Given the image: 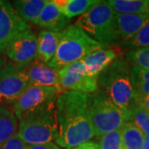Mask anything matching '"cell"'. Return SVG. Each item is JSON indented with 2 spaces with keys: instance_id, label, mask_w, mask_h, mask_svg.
<instances>
[{
  "instance_id": "obj_1",
  "label": "cell",
  "mask_w": 149,
  "mask_h": 149,
  "mask_svg": "<svg viewBox=\"0 0 149 149\" xmlns=\"http://www.w3.org/2000/svg\"><path fill=\"white\" fill-rule=\"evenodd\" d=\"M88 95L65 91L56 102L59 137L55 143L65 149H73L95 136L88 113Z\"/></svg>"
},
{
  "instance_id": "obj_2",
  "label": "cell",
  "mask_w": 149,
  "mask_h": 149,
  "mask_svg": "<svg viewBox=\"0 0 149 149\" xmlns=\"http://www.w3.org/2000/svg\"><path fill=\"white\" fill-rule=\"evenodd\" d=\"M132 66L125 57L115 60L98 75L99 87L109 96L122 111L130 114L135 105V95L131 81Z\"/></svg>"
},
{
  "instance_id": "obj_3",
  "label": "cell",
  "mask_w": 149,
  "mask_h": 149,
  "mask_svg": "<svg viewBox=\"0 0 149 149\" xmlns=\"http://www.w3.org/2000/svg\"><path fill=\"white\" fill-rule=\"evenodd\" d=\"M56 102L30 112L18 120L17 136L24 143L45 144L52 143L58 138Z\"/></svg>"
},
{
  "instance_id": "obj_4",
  "label": "cell",
  "mask_w": 149,
  "mask_h": 149,
  "mask_svg": "<svg viewBox=\"0 0 149 149\" xmlns=\"http://www.w3.org/2000/svg\"><path fill=\"white\" fill-rule=\"evenodd\" d=\"M109 47L110 46L94 40L76 25H69L61 32V38L56 53L47 65L49 67L59 70L80 61L95 51Z\"/></svg>"
},
{
  "instance_id": "obj_5",
  "label": "cell",
  "mask_w": 149,
  "mask_h": 149,
  "mask_svg": "<svg viewBox=\"0 0 149 149\" xmlns=\"http://www.w3.org/2000/svg\"><path fill=\"white\" fill-rule=\"evenodd\" d=\"M87 104L91 124L97 137L120 129L130 120V114L118 109L100 88L88 95Z\"/></svg>"
},
{
  "instance_id": "obj_6",
  "label": "cell",
  "mask_w": 149,
  "mask_h": 149,
  "mask_svg": "<svg viewBox=\"0 0 149 149\" xmlns=\"http://www.w3.org/2000/svg\"><path fill=\"white\" fill-rule=\"evenodd\" d=\"M115 16L116 13L108 1H100L80 16L74 25L100 43L106 46H115L119 43Z\"/></svg>"
},
{
  "instance_id": "obj_7",
  "label": "cell",
  "mask_w": 149,
  "mask_h": 149,
  "mask_svg": "<svg viewBox=\"0 0 149 149\" xmlns=\"http://www.w3.org/2000/svg\"><path fill=\"white\" fill-rule=\"evenodd\" d=\"M60 88L65 91H74L90 95L99 90L98 76H90L82 61L61 67L58 70Z\"/></svg>"
},
{
  "instance_id": "obj_8",
  "label": "cell",
  "mask_w": 149,
  "mask_h": 149,
  "mask_svg": "<svg viewBox=\"0 0 149 149\" xmlns=\"http://www.w3.org/2000/svg\"><path fill=\"white\" fill-rule=\"evenodd\" d=\"M28 85L29 80L23 68L8 62L0 70V104L13 106Z\"/></svg>"
},
{
  "instance_id": "obj_9",
  "label": "cell",
  "mask_w": 149,
  "mask_h": 149,
  "mask_svg": "<svg viewBox=\"0 0 149 149\" xmlns=\"http://www.w3.org/2000/svg\"><path fill=\"white\" fill-rule=\"evenodd\" d=\"M61 91L56 87L29 85L13 106V111L19 120L23 115L56 101Z\"/></svg>"
},
{
  "instance_id": "obj_10",
  "label": "cell",
  "mask_w": 149,
  "mask_h": 149,
  "mask_svg": "<svg viewBox=\"0 0 149 149\" xmlns=\"http://www.w3.org/2000/svg\"><path fill=\"white\" fill-rule=\"evenodd\" d=\"M5 53L11 62L20 68H24L36 61L37 37L31 29L21 32L13 38Z\"/></svg>"
},
{
  "instance_id": "obj_11",
  "label": "cell",
  "mask_w": 149,
  "mask_h": 149,
  "mask_svg": "<svg viewBox=\"0 0 149 149\" xmlns=\"http://www.w3.org/2000/svg\"><path fill=\"white\" fill-rule=\"evenodd\" d=\"M29 29L31 27L18 17L10 2L0 0V53L5 52L14 37Z\"/></svg>"
},
{
  "instance_id": "obj_12",
  "label": "cell",
  "mask_w": 149,
  "mask_h": 149,
  "mask_svg": "<svg viewBox=\"0 0 149 149\" xmlns=\"http://www.w3.org/2000/svg\"><path fill=\"white\" fill-rule=\"evenodd\" d=\"M123 56H125L123 49L115 45L95 51L81 61L85 65L88 75L98 76L115 60L123 57Z\"/></svg>"
},
{
  "instance_id": "obj_13",
  "label": "cell",
  "mask_w": 149,
  "mask_h": 149,
  "mask_svg": "<svg viewBox=\"0 0 149 149\" xmlns=\"http://www.w3.org/2000/svg\"><path fill=\"white\" fill-rule=\"evenodd\" d=\"M23 70L28 78L29 85L56 87L61 91V93H62L60 88L59 71L57 69L49 67L47 65L35 61L25 66Z\"/></svg>"
},
{
  "instance_id": "obj_14",
  "label": "cell",
  "mask_w": 149,
  "mask_h": 149,
  "mask_svg": "<svg viewBox=\"0 0 149 149\" xmlns=\"http://www.w3.org/2000/svg\"><path fill=\"white\" fill-rule=\"evenodd\" d=\"M116 27L119 45L129 41L149 22V16L143 14H116Z\"/></svg>"
},
{
  "instance_id": "obj_15",
  "label": "cell",
  "mask_w": 149,
  "mask_h": 149,
  "mask_svg": "<svg viewBox=\"0 0 149 149\" xmlns=\"http://www.w3.org/2000/svg\"><path fill=\"white\" fill-rule=\"evenodd\" d=\"M70 20L59 11L53 1H48L39 17L37 25L47 31L60 32L69 26Z\"/></svg>"
},
{
  "instance_id": "obj_16",
  "label": "cell",
  "mask_w": 149,
  "mask_h": 149,
  "mask_svg": "<svg viewBox=\"0 0 149 149\" xmlns=\"http://www.w3.org/2000/svg\"><path fill=\"white\" fill-rule=\"evenodd\" d=\"M61 38V32L42 30L37 37V55L36 61L43 64L49 63L56 53Z\"/></svg>"
},
{
  "instance_id": "obj_17",
  "label": "cell",
  "mask_w": 149,
  "mask_h": 149,
  "mask_svg": "<svg viewBox=\"0 0 149 149\" xmlns=\"http://www.w3.org/2000/svg\"><path fill=\"white\" fill-rule=\"evenodd\" d=\"M47 2L48 0H17L12 2V5L22 21L37 25Z\"/></svg>"
},
{
  "instance_id": "obj_18",
  "label": "cell",
  "mask_w": 149,
  "mask_h": 149,
  "mask_svg": "<svg viewBox=\"0 0 149 149\" xmlns=\"http://www.w3.org/2000/svg\"><path fill=\"white\" fill-rule=\"evenodd\" d=\"M18 132V119L8 107L0 104V147Z\"/></svg>"
},
{
  "instance_id": "obj_19",
  "label": "cell",
  "mask_w": 149,
  "mask_h": 149,
  "mask_svg": "<svg viewBox=\"0 0 149 149\" xmlns=\"http://www.w3.org/2000/svg\"><path fill=\"white\" fill-rule=\"evenodd\" d=\"M121 130L124 149H143L146 136L133 122L126 123Z\"/></svg>"
},
{
  "instance_id": "obj_20",
  "label": "cell",
  "mask_w": 149,
  "mask_h": 149,
  "mask_svg": "<svg viewBox=\"0 0 149 149\" xmlns=\"http://www.w3.org/2000/svg\"><path fill=\"white\" fill-rule=\"evenodd\" d=\"M108 3L116 14L146 13L147 0H109Z\"/></svg>"
},
{
  "instance_id": "obj_21",
  "label": "cell",
  "mask_w": 149,
  "mask_h": 149,
  "mask_svg": "<svg viewBox=\"0 0 149 149\" xmlns=\"http://www.w3.org/2000/svg\"><path fill=\"white\" fill-rule=\"evenodd\" d=\"M131 81L133 85L135 100L149 95V70L132 66Z\"/></svg>"
},
{
  "instance_id": "obj_22",
  "label": "cell",
  "mask_w": 149,
  "mask_h": 149,
  "mask_svg": "<svg viewBox=\"0 0 149 149\" xmlns=\"http://www.w3.org/2000/svg\"><path fill=\"white\" fill-rule=\"evenodd\" d=\"M100 2L99 0H68L61 13L69 19L80 15L82 16Z\"/></svg>"
},
{
  "instance_id": "obj_23",
  "label": "cell",
  "mask_w": 149,
  "mask_h": 149,
  "mask_svg": "<svg viewBox=\"0 0 149 149\" xmlns=\"http://www.w3.org/2000/svg\"><path fill=\"white\" fill-rule=\"evenodd\" d=\"M125 58L132 66L149 70V47L130 50L125 54Z\"/></svg>"
},
{
  "instance_id": "obj_24",
  "label": "cell",
  "mask_w": 149,
  "mask_h": 149,
  "mask_svg": "<svg viewBox=\"0 0 149 149\" xmlns=\"http://www.w3.org/2000/svg\"><path fill=\"white\" fill-rule=\"evenodd\" d=\"M130 122H133L144 133L149 136V113L143 107L135 104L130 110Z\"/></svg>"
},
{
  "instance_id": "obj_25",
  "label": "cell",
  "mask_w": 149,
  "mask_h": 149,
  "mask_svg": "<svg viewBox=\"0 0 149 149\" xmlns=\"http://www.w3.org/2000/svg\"><path fill=\"white\" fill-rule=\"evenodd\" d=\"M99 146L100 149H124L123 145L121 128L101 136Z\"/></svg>"
},
{
  "instance_id": "obj_26",
  "label": "cell",
  "mask_w": 149,
  "mask_h": 149,
  "mask_svg": "<svg viewBox=\"0 0 149 149\" xmlns=\"http://www.w3.org/2000/svg\"><path fill=\"white\" fill-rule=\"evenodd\" d=\"M121 45L125 48H129L131 50L149 47V22L143 26L133 38Z\"/></svg>"
},
{
  "instance_id": "obj_27",
  "label": "cell",
  "mask_w": 149,
  "mask_h": 149,
  "mask_svg": "<svg viewBox=\"0 0 149 149\" xmlns=\"http://www.w3.org/2000/svg\"><path fill=\"white\" fill-rule=\"evenodd\" d=\"M26 147L27 144L24 143L17 134L0 147V149H26Z\"/></svg>"
},
{
  "instance_id": "obj_28",
  "label": "cell",
  "mask_w": 149,
  "mask_h": 149,
  "mask_svg": "<svg viewBox=\"0 0 149 149\" xmlns=\"http://www.w3.org/2000/svg\"><path fill=\"white\" fill-rule=\"evenodd\" d=\"M135 104H139L141 107H143L144 109L149 112V95L137 98L135 100Z\"/></svg>"
},
{
  "instance_id": "obj_29",
  "label": "cell",
  "mask_w": 149,
  "mask_h": 149,
  "mask_svg": "<svg viewBox=\"0 0 149 149\" xmlns=\"http://www.w3.org/2000/svg\"><path fill=\"white\" fill-rule=\"evenodd\" d=\"M73 149H100V146H99V143H97L96 142L89 141L85 143L80 144Z\"/></svg>"
},
{
  "instance_id": "obj_30",
  "label": "cell",
  "mask_w": 149,
  "mask_h": 149,
  "mask_svg": "<svg viewBox=\"0 0 149 149\" xmlns=\"http://www.w3.org/2000/svg\"><path fill=\"white\" fill-rule=\"evenodd\" d=\"M53 143H48L45 144H37V145H27L26 149H51Z\"/></svg>"
},
{
  "instance_id": "obj_31",
  "label": "cell",
  "mask_w": 149,
  "mask_h": 149,
  "mask_svg": "<svg viewBox=\"0 0 149 149\" xmlns=\"http://www.w3.org/2000/svg\"><path fill=\"white\" fill-rule=\"evenodd\" d=\"M7 63H8V61H7V59H6L5 56H2L0 54V70L5 66Z\"/></svg>"
},
{
  "instance_id": "obj_32",
  "label": "cell",
  "mask_w": 149,
  "mask_h": 149,
  "mask_svg": "<svg viewBox=\"0 0 149 149\" xmlns=\"http://www.w3.org/2000/svg\"><path fill=\"white\" fill-rule=\"evenodd\" d=\"M143 149H149V136L145 138V142H144Z\"/></svg>"
},
{
  "instance_id": "obj_33",
  "label": "cell",
  "mask_w": 149,
  "mask_h": 149,
  "mask_svg": "<svg viewBox=\"0 0 149 149\" xmlns=\"http://www.w3.org/2000/svg\"><path fill=\"white\" fill-rule=\"evenodd\" d=\"M146 14L149 16V0H147V3H146Z\"/></svg>"
},
{
  "instance_id": "obj_34",
  "label": "cell",
  "mask_w": 149,
  "mask_h": 149,
  "mask_svg": "<svg viewBox=\"0 0 149 149\" xmlns=\"http://www.w3.org/2000/svg\"><path fill=\"white\" fill-rule=\"evenodd\" d=\"M51 149H62V148H61L58 147V146H57L56 143H52V148Z\"/></svg>"
},
{
  "instance_id": "obj_35",
  "label": "cell",
  "mask_w": 149,
  "mask_h": 149,
  "mask_svg": "<svg viewBox=\"0 0 149 149\" xmlns=\"http://www.w3.org/2000/svg\"><path fill=\"white\" fill-rule=\"evenodd\" d=\"M148 113H149V112H148Z\"/></svg>"
}]
</instances>
